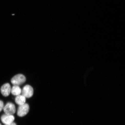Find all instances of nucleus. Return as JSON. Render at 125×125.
I'll list each match as a JSON object with an SVG mask.
<instances>
[{"instance_id": "obj_1", "label": "nucleus", "mask_w": 125, "mask_h": 125, "mask_svg": "<svg viewBox=\"0 0 125 125\" xmlns=\"http://www.w3.org/2000/svg\"><path fill=\"white\" fill-rule=\"evenodd\" d=\"M26 78L24 75L21 74L16 75L12 78L11 82L14 85L19 86L26 82Z\"/></svg>"}, {"instance_id": "obj_2", "label": "nucleus", "mask_w": 125, "mask_h": 125, "mask_svg": "<svg viewBox=\"0 0 125 125\" xmlns=\"http://www.w3.org/2000/svg\"><path fill=\"white\" fill-rule=\"evenodd\" d=\"M29 106L28 104L25 103L19 105L17 112V115L20 117H23L26 115L29 112Z\"/></svg>"}, {"instance_id": "obj_3", "label": "nucleus", "mask_w": 125, "mask_h": 125, "mask_svg": "<svg viewBox=\"0 0 125 125\" xmlns=\"http://www.w3.org/2000/svg\"><path fill=\"white\" fill-rule=\"evenodd\" d=\"M4 112L6 115H13L16 112L15 106L11 103H8L4 107Z\"/></svg>"}, {"instance_id": "obj_4", "label": "nucleus", "mask_w": 125, "mask_h": 125, "mask_svg": "<svg viewBox=\"0 0 125 125\" xmlns=\"http://www.w3.org/2000/svg\"><path fill=\"white\" fill-rule=\"evenodd\" d=\"M22 95L25 97L30 98L31 97L34 93V90L32 87L30 85H26L23 87L21 93Z\"/></svg>"}, {"instance_id": "obj_5", "label": "nucleus", "mask_w": 125, "mask_h": 125, "mask_svg": "<svg viewBox=\"0 0 125 125\" xmlns=\"http://www.w3.org/2000/svg\"><path fill=\"white\" fill-rule=\"evenodd\" d=\"M11 90L10 84L9 83H6L3 85L1 87L0 91L1 94L5 97L9 96Z\"/></svg>"}, {"instance_id": "obj_6", "label": "nucleus", "mask_w": 125, "mask_h": 125, "mask_svg": "<svg viewBox=\"0 0 125 125\" xmlns=\"http://www.w3.org/2000/svg\"><path fill=\"white\" fill-rule=\"evenodd\" d=\"M1 119L4 124H8L13 122L15 120V117L13 115H7L5 114L1 116Z\"/></svg>"}, {"instance_id": "obj_7", "label": "nucleus", "mask_w": 125, "mask_h": 125, "mask_svg": "<svg viewBox=\"0 0 125 125\" xmlns=\"http://www.w3.org/2000/svg\"><path fill=\"white\" fill-rule=\"evenodd\" d=\"M16 103L18 105H21L24 104L26 102V98L22 95H19L15 98Z\"/></svg>"}, {"instance_id": "obj_8", "label": "nucleus", "mask_w": 125, "mask_h": 125, "mask_svg": "<svg viewBox=\"0 0 125 125\" xmlns=\"http://www.w3.org/2000/svg\"><path fill=\"white\" fill-rule=\"evenodd\" d=\"M21 90L19 86L14 85L11 88V93L12 95L15 96H18L21 93Z\"/></svg>"}, {"instance_id": "obj_9", "label": "nucleus", "mask_w": 125, "mask_h": 125, "mask_svg": "<svg viewBox=\"0 0 125 125\" xmlns=\"http://www.w3.org/2000/svg\"><path fill=\"white\" fill-rule=\"evenodd\" d=\"M4 107L3 102L2 101L0 100V112L3 109Z\"/></svg>"}, {"instance_id": "obj_10", "label": "nucleus", "mask_w": 125, "mask_h": 125, "mask_svg": "<svg viewBox=\"0 0 125 125\" xmlns=\"http://www.w3.org/2000/svg\"><path fill=\"white\" fill-rule=\"evenodd\" d=\"M5 125H17L15 123L12 122L10 124Z\"/></svg>"}, {"instance_id": "obj_11", "label": "nucleus", "mask_w": 125, "mask_h": 125, "mask_svg": "<svg viewBox=\"0 0 125 125\" xmlns=\"http://www.w3.org/2000/svg\"><path fill=\"white\" fill-rule=\"evenodd\" d=\"M0 125H1V123H0Z\"/></svg>"}]
</instances>
